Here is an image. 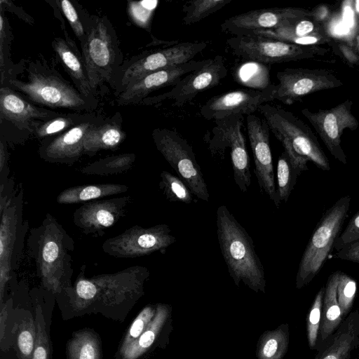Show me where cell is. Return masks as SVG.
Here are the masks:
<instances>
[{"label": "cell", "mask_w": 359, "mask_h": 359, "mask_svg": "<svg viewBox=\"0 0 359 359\" xmlns=\"http://www.w3.org/2000/svg\"><path fill=\"white\" fill-rule=\"evenodd\" d=\"M85 268L82 266L74 286L61 294L67 297L74 316L101 313L109 319L124 321L144 294V285L149 276L147 268L133 266L90 278L85 276Z\"/></svg>", "instance_id": "cell-1"}, {"label": "cell", "mask_w": 359, "mask_h": 359, "mask_svg": "<svg viewBox=\"0 0 359 359\" xmlns=\"http://www.w3.org/2000/svg\"><path fill=\"white\" fill-rule=\"evenodd\" d=\"M27 243L46 290L60 295L72 286L74 241L52 215L47 213L39 226L30 229Z\"/></svg>", "instance_id": "cell-2"}, {"label": "cell", "mask_w": 359, "mask_h": 359, "mask_svg": "<svg viewBox=\"0 0 359 359\" xmlns=\"http://www.w3.org/2000/svg\"><path fill=\"white\" fill-rule=\"evenodd\" d=\"M216 224L220 250L235 284L243 281L255 292H264V267L253 241L226 205L218 207Z\"/></svg>", "instance_id": "cell-3"}, {"label": "cell", "mask_w": 359, "mask_h": 359, "mask_svg": "<svg viewBox=\"0 0 359 359\" xmlns=\"http://www.w3.org/2000/svg\"><path fill=\"white\" fill-rule=\"evenodd\" d=\"M27 72V80L10 78L7 86L32 103L43 108L66 109L79 113L90 112L97 107V102L82 95L46 63L31 62Z\"/></svg>", "instance_id": "cell-4"}, {"label": "cell", "mask_w": 359, "mask_h": 359, "mask_svg": "<svg viewBox=\"0 0 359 359\" xmlns=\"http://www.w3.org/2000/svg\"><path fill=\"white\" fill-rule=\"evenodd\" d=\"M258 111L300 173L309 169V161L323 170H330L328 158L316 136L304 122L291 111L269 104L261 105Z\"/></svg>", "instance_id": "cell-5"}, {"label": "cell", "mask_w": 359, "mask_h": 359, "mask_svg": "<svg viewBox=\"0 0 359 359\" xmlns=\"http://www.w3.org/2000/svg\"><path fill=\"white\" fill-rule=\"evenodd\" d=\"M81 56L93 90L109 83L112 88L123 65L116 32L107 17H93L86 27V37L81 44Z\"/></svg>", "instance_id": "cell-6"}, {"label": "cell", "mask_w": 359, "mask_h": 359, "mask_svg": "<svg viewBox=\"0 0 359 359\" xmlns=\"http://www.w3.org/2000/svg\"><path fill=\"white\" fill-rule=\"evenodd\" d=\"M351 197L338 199L323 215L301 258L296 276V287L301 289L311 282L322 269L348 216Z\"/></svg>", "instance_id": "cell-7"}, {"label": "cell", "mask_w": 359, "mask_h": 359, "mask_svg": "<svg viewBox=\"0 0 359 359\" xmlns=\"http://www.w3.org/2000/svg\"><path fill=\"white\" fill-rule=\"evenodd\" d=\"M206 46L205 42H181L134 57L121 66L113 88L118 95L147 74L193 60Z\"/></svg>", "instance_id": "cell-8"}, {"label": "cell", "mask_w": 359, "mask_h": 359, "mask_svg": "<svg viewBox=\"0 0 359 359\" xmlns=\"http://www.w3.org/2000/svg\"><path fill=\"white\" fill-rule=\"evenodd\" d=\"M226 44L234 55L267 65L309 59L327 52L319 46H302L258 36H233Z\"/></svg>", "instance_id": "cell-9"}, {"label": "cell", "mask_w": 359, "mask_h": 359, "mask_svg": "<svg viewBox=\"0 0 359 359\" xmlns=\"http://www.w3.org/2000/svg\"><path fill=\"white\" fill-rule=\"evenodd\" d=\"M158 151L179 177L198 199L208 201L210 195L192 147L175 130L156 128L151 134Z\"/></svg>", "instance_id": "cell-10"}, {"label": "cell", "mask_w": 359, "mask_h": 359, "mask_svg": "<svg viewBox=\"0 0 359 359\" xmlns=\"http://www.w3.org/2000/svg\"><path fill=\"white\" fill-rule=\"evenodd\" d=\"M23 190L20 188L0 207V304L4 302L6 285L11 279L23 248L28 222L22 220Z\"/></svg>", "instance_id": "cell-11"}, {"label": "cell", "mask_w": 359, "mask_h": 359, "mask_svg": "<svg viewBox=\"0 0 359 359\" xmlns=\"http://www.w3.org/2000/svg\"><path fill=\"white\" fill-rule=\"evenodd\" d=\"M243 120V115L239 114L215 120L208 143L212 155L220 158L224 156L226 148L230 149L235 182L242 192H246L251 184V174L245 137L242 130Z\"/></svg>", "instance_id": "cell-12"}, {"label": "cell", "mask_w": 359, "mask_h": 359, "mask_svg": "<svg viewBox=\"0 0 359 359\" xmlns=\"http://www.w3.org/2000/svg\"><path fill=\"white\" fill-rule=\"evenodd\" d=\"M176 241L165 224L151 227L133 226L121 233L107 239L102 250L116 258H135L155 252L164 254L168 247Z\"/></svg>", "instance_id": "cell-13"}, {"label": "cell", "mask_w": 359, "mask_h": 359, "mask_svg": "<svg viewBox=\"0 0 359 359\" xmlns=\"http://www.w3.org/2000/svg\"><path fill=\"white\" fill-rule=\"evenodd\" d=\"M353 102L346 100L330 109L311 111L306 108L302 114L309 120L329 152L341 163H347L346 156L341 147V136L345 129L355 130L359 123L351 112Z\"/></svg>", "instance_id": "cell-14"}, {"label": "cell", "mask_w": 359, "mask_h": 359, "mask_svg": "<svg viewBox=\"0 0 359 359\" xmlns=\"http://www.w3.org/2000/svg\"><path fill=\"white\" fill-rule=\"evenodd\" d=\"M275 100L292 104L315 92L341 86L342 81L325 69L287 68L278 72Z\"/></svg>", "instance_id": "cell-15"}, {"label": "cell", "mask_w": 359, "mask_h": 359, "mask_svg": "<svg viewBox=\"0 0 359 359\" xmlns=\"http://www.w3.org/2000/svg\"><path fill=\"white\" fill-rule=\"evenodd\" d=\"M312 16V11L301 8L258 9L233 15L225 20L220 27L222 32L234 36H250L256 31L286 27Z\"/></svg>", "instance_id": "cell-16"}, {"label": "cell", "mask_w": 359, "mask_h": 359, "mask_svg": "<svg viewBox=\"0 0 359 359\" xmlns=\"http://www.w3.org/2000/svg\"><path fill=\"white\" fill-rule=\"evenodd\" d=\"M227 74L228 69L223 57L217 55L202 68L183 77L170 90L158 96L148 97L141 103L154 104L171 99L174 100L173 106L182 107L200 92L219 84Z\"/></svg>", "instance_id": "cell-17"}, {"label": "cell", "mask_w": 359, "mask_h": 359, "mask_svg": "<svg viewBox=\"0 0 359 359\" xmlns=\"http://www.w3.org/2000/svg\"><path fill=\"white\" fill-rule=\"evenodd\" d=\"M247 130L255 162V173L258 184L279 208L280 200L275 183L273 159L269 143V127L264 118L247 116Z\"/></svg>", "instance_id": "cell-18"}, {"label": "cell", "mask_w": 359, "mask_h": 359, "mask_svg": "<svg viewBox=\"0 0 359 359\" xmlns=\"http://www.w3.org/2000/svg\"><path fill=\"white\" fill-rule=\"evenodd\" d=\"M277 86L263 90L237 89L216 95L208 100L201 108V114L207 120H216L239 114L251 115L259 107L275 100Z\"/></svg>", "instance_id": "cell-19"}, {"label": "cell", "mask_w": 359, "mask_h": 359, "mask_svg": "<svg viewBox=\"0 0 359 359\" xmlns=\"http://www.w3.org/2000/svg\"><path fill=\"white\" fill-rule=\"evenodd\" d=\"M131 197L96 200L84 203L73 214V222L83 233L102 236L125 216Z\"/></svg>", "instance_id": "cell-20"}, {"label": "cell", "mask_w": 359, "mask_h": 359, "mask_svg": "<svg viewBox=\"0 0 359 359\" xmlns=\"http://www.w3.org/2000/svg\"><path fill=\"white\" fill-rule=\"evenodd\" d=\"M210 60H191L147 74L118 94L116 103L119 106L140 104L150 93L162 88L175 86L184 76L202 68Z\"/></svg>", "instance_id": "cell-21"}, {"label": "cell", "mask_w": 359, "mask_h": 359, "mask_svg": "<svg viewBox=\"0 0 359 359\" xmlns=\"http://www.w3.org/2000/svg\"><path fill=\"white\" fill-rule=\"evenodd\" d=\"M103 118L93 116L64 133L41 142L39 156L45 161L72 165L83 154V141L88 129Z\"/></svg>", "instance_id": "cell-22"}, {"label": "cell", "mask_w": 359, "mask_h": 359, "mask_svg": "<svg viewBox=\"0 0 359 359\" xmlns=\"http://www.w3.org/2000/svg\"><path fill=\"white\" fill-rule=\"evenodd\" d=\"M43 107H39L8 86H1L0 89L1 120L11 123L20 129H27L32 133L34 123L59 115Z\"/></svg>", "instance_id": "cell-23"}, {"label": "cell", "mask_w": 359, "mask_h": 359, "mask_svg": "<svg viewBox=\"0 0 359 359\" xmlns=\"http://www.w3.org/2000/svg\"><path fill=\"white\" fill-rule=\"evenodd\" d=\"M250 36L273 39L302 46H318L330 41L322 25L313 18L301 19L286 27L256 31Z\"/></svg>", "instance_id": "cell-24"}, {"label": "cell", "mask_w": 359, "mask_h": 359, "mask_svg": "<svg viewBox=\"0 0 359 359\" xmlns=\"http://www.w3.org/2000/svg\"><path fill=\"white\" fill-rule=\"evenodd\" d=\"M359 346V311L351 312L313 359H351Z\"/></svg>", "instance_id": "cell-25"}, {"label": "cell", "mask_w": 359, "mask_h": 359, "mask_svg": "<svg viewBox=\"0 0 359 359\" xmlns=\"http://www.w3.org/2000/svg\"><path fill=\"white\" fill-rule=\"evenodd\" d=\"M126 133L121 126L118 114L113 118L102 119L86 132L83 141V154L93 156L102 150L118 148L124 142Z\"/></svg>", "instance_id": "cell-26"}, {"label": "cell", "mask_w": 359, "mask_h": 359, "mask_svg": "<svg viewBox=\"0 0 359 359\" xmlns=\"http://www.w3.org/2000/svg\"><path fill=\"white\" fill-rule=\"evenodd\" d=\"M52 46L77 90L87 98L97 102V93L90 86L81 54L76 46H72L66 40L56 37Z\"/></svg>", "instance_id": "cell-27"}, {"label": "cell", "mask_w": 359, "mask_h": 359, "mask_svg": "<svg viewBox=\"0 0 359 359\" xmlns=\"http://www.w3.org/2000/svg\"><path fill=\"white\" fill-rule=\"evenodd\" d=\"M339 271H334L328 277L325 287L317 351L320 350L327 344L344 320L337 297Z\"/></svg>", "instance_id": "cell-28"}, {"label": "cell", "mask_w": 359, "mask_h": 359, "mask_svg": "<svg viewBox=\"0 0 359 359\" xmlns=\"http://www.w3.org/2000/svg\"><path fill=\"white\" fill-rule=\"evenodd\" d=\"M128 189L126 185L114 183L76 186L61 191L57 196L56 201L62 205L86 203L125 193Z\"/></svg>", "instance_id": "cell-29"}, {"label": "cell", "mask_w": 359, "mask_h": 359, "mask_svg": "<svg viewBox=\"0 0 359 359\" xmlns=\"http://www.w3.org/2000/svg\"><path fill=\"white\" fill-rule=\"evenodd\" d=\"M168 316V307L163 304H158L156 314L145 330L126 350L118 354H115V358L140 359L156 341Z\"/></svg>", "instance_id": "cell-30"}, {"label": "cell", "mask_w": 359, "mask_h": 359, "mask_svg": "<svg viewBox=\"0 0 359 359\" xmlns=\"http://www.w3.org/2000/svg\"><path fill=\"white\" fill-rule=\"evenodd\" d=\"M67 359H102V340L91 328L72 333L66 344Z\"/></svg>", "instance_id": "cell-31"}, {"label": "cell", "mask_w": 359, "mask_h": 359, "mask_svg": "<svg viewBox=\"0 0 359 359\" xmlns=\"http://www.w3.org/2000/svg\"><path fill=\"white\" fill-rule=\"evenodd\" d=\"M36 335V323L33 315L29 311L18 309L13 342L18 359H32Z\"/></svg>", "instance_id": "cell-32"}, {"label": "cell", "mask_w": 359, "mask_h": 359, "mask_svg": "<svg viewBox=\"0 0 359 359\" xmlns=\"http://www.w3.org/2000/svg\"><path fill=\"white\" fill-rule=\"evenodd\" d=\"M269 65L243 60L233 67V79L250 89L263 90L273 85L269 76Z\"/></svg>", "instance_id": "cell-33"}, {"label": "cell", "mask_w": 359, "mask_h": 359, "mask_svg": "<svg viewBox=\"0 0 359 359\" xmlns=\"http://www.w3.org/2000/svg\"><path fill=\"white\" fill-rule=\"evenodd\" d=\"M92 116L88 113H61L46 120L36 121L32 127V133L38 140L43 141L64 133Z\"/></svg>", "instance_id": "cell-34"}, {"label": "cell", "mask_w": 359, "mask_h": 359, "mask_svg": "<svg viewBox=\"0 0 359 359\" xmlns=\"http://www.w3.org/2000/svg\"><path fill=\"white\" fill-rule=\"evenodd\" d=\"M136 159L133 153L121 154L99 159L83 167L80 172L91 175H114L129 170Z\"/></svg>", "instance_id": "cell-35"}, {"label": "cell", "mask_w": 359, "mask_h": 359, "mask_svg": "<svg viewBox=\"0 0 359 359\" xmlns=\"http://www.w3.org/2000/svg\"><path fill=\"white\" fill-rule=\"evenodd\" d=\"M289 344L287 325H282L275 330L265 332L258 344L259 359H283Z\"/></svg>", "instance_id": "cell-36"}, {"label": "cell", "mask_w": 359, "mask_h": 359, "mask_svg": "<svg viewBox=\"0 0 359 359\" xmlns=\"http://www.w3.org/2000/svg\"><path fill=\"white\" fill-rule=\"evenodd\" d=\"M233 0H192L185 3L182 11L183 24L189 25L197 23L216 13Z\"/></svg>", "instance_id": "cell-37"}, {"label": "cell", "mask_w": 359, "mask_h": 359, "mask_svg": "<svg viewBox=\"0 0 359 359\" xmlns=\"http://www.w3.org/2000/svg\"><path fill=\"white\" fill-rule=\"evenodd\" d=\"M300 174L283 151L278 158L276 170L277 192L280 201H287Z\"/></svg>", "instance_id": "cell-38"}, {"label": "cell", "mask_w": 359, "mask_h": 359, "mask_svg": "<svg viewBox=\"0 0 359 359\" xmlns=\"http://www.w3.org/2000/svg\"><path fill=\"white\" fill-rule=\"evenodd\" d=\"M160 177L159 187L168 201L186 204L194 201V194L179 177L165 170L161 172Z\"/></svg>", "instance_id": "cell-39"}, {"label": "cell", "mask_w": 359, "mask_h": 359, "mask_svg": "<svg viewBox=\"0 0 359 359\" xmlns=\"http://www.w3.org/2000/svg\"><path fill=\"white\" fill-rule=\"evenodd\" d=\"M156 312V307L149 305L139 313L126 330L115 354L123 352L142 334L154 318Z\"/></svg>", "instance_id": "cell-40"}, {"label": "cell", "mask_w": 359, "mask_h": 359, "mask_svg": "<svg viewBox=\"0 0 359 359\" xmlns=\"http://www.w3.org/2000/svg\"><path fill=\"white\" fill-rule=\"evenodd\" d=\"M34 318L36 335L32 359H52L51 341L48 334L42 307L39 304L35 307Z\"/></svg>", "instance_id": "cell-41"}, {"label": "cell", "mask_w": 359, "mask_h": 359, "mask_svg": "<svg viewBox=\"0 0 359 359\" xmlns=\"http://www.w3.org/2000/svg\"><path fill=\"white\" fill-rule=\"evenodd\" d=\"M324 294L325 286H323L316 294L306 317V334L310 349L316 350L321 323Z\"/></svg>", "instance_id": "cell-42"}, {"label": "cell", "mask_w": 359, "mask_h": 359, "mask_svg": "<svg viewBox=\"0 0 359 359\" xmlns=\"http://www.w3.org/2000/svg\"><path fill=\"white\" fill-rule=\"evenodd\" d=\"M158 3L157 0L128 1V15L136 25L151 32L152 18Z\"/></svg>", "instance_id": "cell-43"}, {"label": "cell", "mask_w": 359, "mask_h": 359, "mask_svg": "<svg viewBox=\"0 0 359 359\" xmlns=\"http://www.w3.org/2000/svg\"><path fill=\"white\" fill-rule=\"evenodd\" d=\"M356 291L357 283L355 280L340 271L337 287V297L344 318L351 313Z\"/></svg>", "instance_id": "cell-44"}, {"label": "cell", "mask_w": 359, "mask_h": 359, "mask_svg": "<svg viewBox=\"0 0 359 359\" xmlns=\"http://www.w3.org/2000/svg\"><path fill=\"white\" fill-rule=\"evenodd\" d=\"M60 3L63 14L67 19L69 24L79 40L80 43L82 44L86 37V28L77 10L69 0H62Z\"/></svg>", "instance_id": "cell-45"}, {"label": "cell", "mask_w": 359, "mask_h": 359, "mask_svg": "<svg viewBox=\"0 0 359 359\" xmlns=\"http://www.w3.org/2000/svg\"><path fill=\"white\" fill-rule=\"evenodd\" d=\"M359 241V210L349 220L345 229L337 238L334 248L339 251L344 247Z\"/></svg>", "instance_id": "cell-46"}, {"label": "cell", "mask_w": 359, "mask_h": 359, "mask_svg": "<svg viewBox=\"0 0 359 359\" xmlns=\"http://www.w3.org/2000/svg\"><path fill=\"white\" fill-rule=\"evenodd\" d=\"M13 300L12 298L8 299L6 302L1 304V351L5 348L7 350L9 346L12 344L11 337H9L8 329V320L12 316Z\"/></svg>", "instance_id": "cell-47"}, {"label": "cell", "mask_w": 359, "mask_h": 359, "mask_svg": "<svg viewBox=\"0 0 359 359\" xmlns=\"http://www.w3.org/2000/svg\"><path fill=\"white\" fill-rule=\"evenodd\" d=\"M334 257L359 264V241L337 251Z\"/></svg>", "instance_id": "cell-48"}, {"label": "cell", "mask_w": 359, "mask_h": 359, "mask_svg": "<svg viewBox=\"0 0 359 359\" xmlns=\"http://www.w3.org/2000/svg\"><path fill=\"white\" fill-rule=\"evenodd\" d=\"M8 154L6 141L4 142L3 137H1L0 149L1 184H6L8 182L6 179L8 174Z\"/></svg>", "instance_id": "cell-49"}, {"label": "cell", "mask_w": 359, "mask_h": 359, "mask_svg": "<svg viewBox=\"0 0 359 359\" xmlns=\"http://www.w3.org/2000/svg\"><path fill=\"white\" fill-rule=\"evenodd\" d=\"M337 49L341 56L350 64L355 65L359 63V55L357 51L350 45L343 42L337 43Z\"/></svg>", "instance_id": "cell-50"}, {"label": "cell", "mask_w": 359, "mask_h": 359, "mask_svg": "<svg viewBox=\"0 0 359 359\" xmlns=\"http://www.w3.org/2000/svg\"><path fill=\"white\" fill-rule=\"evenodd\" d=\"M354 10L355 13L359 15V0L354 1Z\"/></svg>", "instance_id": "cell-51"}, {"label": "cell", "mask_w": 359, "mask_h": 359, "mask_svg": "<svg viewBox=\"0 0 359 359\" xmlns=\"http://www.w3.org/2000/svg\"><path fill=\"white\" fill-rule=\"evenodd\" d=\"M357 48H358L359 50V39H358L357 41ZM359 51V50H358Z\"/></svg>", "instance_id": "cell-52"}]
</instances>
